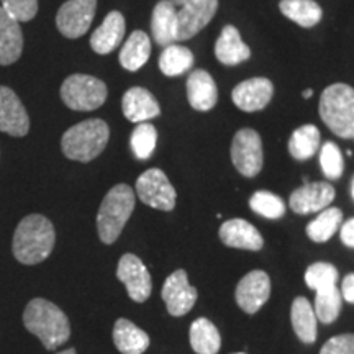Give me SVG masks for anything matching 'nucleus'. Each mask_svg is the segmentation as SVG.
Instances as JSON below:
<instances>
[{
  "instance_id": "nucleus-1",
  "label": "nucleus",
  "mask_w": 354,
  "mask_h": 354,
  "mask_svg": "<svg viewBox=\"0 0 354 354\" xmlns=\"http://www.w3.org/2000/svg\"><path fill=\"white\" fill-rule=\"evenodd\" d=\"M56 243V232L51 220L44 215L25 216L13 233L12 251L17 261L25 266L43 263L51 254Z\"/></svg>"
},
{
  "instance_id": "nucleus-2",
  "label": "nucleus",
  "mask_w": 354,
  "mask_h": 354,
  "mask_svg": "<svg viewBox=\"0 0 354 354\" xmlns=\"http://www.w3.org/2000/svg\"><path fill=\"white\" fill-rule=\"evenodd\" d=\"M24 325L48 351L63 346L71 336V325L66 313L46 299L30 300L24 312Z\"/></svg>"
},
{
  "instance_id": "nucleus-3",
  "label": "nucleus",
  "mask_w": 354,
  "mask_h": 354,
  "mask_svg": "<svg viewBox=\"0 0 354 354\" xmlns=\"http://www.w3.org/2000/svg\"><path fill=\"white\" fill-rule=\"evenodd\" d=\"M135 210V192L128 184H117L107 192L97 214V232L105 245L118 240Z\"/></svg>"
},
{
  "instance_id": "nucleus-4",
  "label": "nucleus",
  "mask_w": 354,
  "mask_h": 354,
  "mask_svg": "<svg viewBox=\"0 0 354 354\" xmlns=\"http://www.w3.org/2000/svg\"><path fill=\"white\" fill-rule=\"evenodd\" d=\"M110 138V128L100 118L71 127L61 138V149L71 161L88 162L100 156Z\"/></svg>"
},
{
  "instance_id": "nucleus-5",
  "label": "nucleus",
  "mask_w": 354,
  "mask_h": 354,
  "mask_svg": "<svg viewBox=\"0 0 354 354\" xmlns=\"http://www.w3.org/2000/svg\"><path fill=\"white\" fill-rule=\"evenodd\" d=\"M323 123L339 138H354V88L348 84H333L320 97Z\"/></svg>"
},
{
  "instance_id": "nucleus-6",
  "label": "nucleus",
  "mask_w": 354,
  "mask_h": 354,
  "mask_svg": "<svg viewBox=\"0 0 354 354\" xmlns=\"http://www.w3.org/2000/svg\"><path fill=\"white\" fill-rule=\"evenodd\" d=\"M59 94L68 109L76 112H92L105 104L109 88L104 81L94 76L73 74L64 79Z\"/></svg>"
},
{
  "instance_id": "nucleus-7",
  "label": "nucleus",
  "mask_w": 354,
  "mask_h": 354,
  "mask_svg": "<svg viewBox=\"0 0 354 354\" xmlns=\"http://www.w3.org/2000/svg\"><path fill=\"white\" fill-rule=\"evenodd\" d=\"M136 196L148 207L162 212H171L176 207V189L167 176L158 167L145 171L136 180Z\"/></svg>"
},
{
  "instance_id": "nucleus-8",
  "label": "nucleus",
  "mask_w": 354,
  "mask_h": 354,
  "mask_svg": "<svg viewBox=\"0 0 354 354\" xmlns=\"http://www.w3.org/2000/svg\"><path fill=\"white\" fill-rule=\"evenodd\" d=\"M232 161L236 171L245 177H254L263 169V141L258 131L243 128L232 143Z\"/></svg>"
},
{
  "instance_id": "nucleus-9",
  "label": "nucleus",
  "mask_w": 354,
  "mask_h": 354,
  "mask_svg": "<svg viewBox=\"0 0 354 354\" xmlns=\"http://www.w3.org/2000/svg\"><path fill=\"white\" fill-rule=\"evenodd\" d=\"M97 0H68L56 13V26L63 37L76 39L84 37L94 21Z\"/></svg>"
},
{
  "instance_id": "nucleus-10",
  "label": "nucleus",
  "mask_w": 354,
  "mask_h": 354,
  "mask_svg": "<svg viewBox=\"0 0 354 354\" xmlns=\"http://www.w3.org/2000/svg\"><path fill=\"white\" fill-rule=\"evenodd\" d=\"M117 277L118 281L125 284L128 297L133 302H146L149 295H151V276H149L148 268H146L138 256L131 253L123 254L120 261H118Z\"/></svg>"
},
{
  "instance_id": "nucleus-11",
  "label": "nucleus",
  "mask_w": 354,
  "mask_h": 354,
  "mask_svg": "<svg viewBox=\"0 0 354 354\" xmlns=\"http://www.w3.org/2000/svg\"><path fill=\"white\" fill-rule=\"evenodd\" d=\"M218 10V0H189L177 10V41H187L205 28Z\"/></svg>"
},
{
  "instance_id": "nucleus-12",
  "label": "nucleus",
  "mask_w": 354,
  "mask_h": 354,
  "mask_svg": "<svg viewBox=\"0 0 354 354\" xmlns=\"http://www.w3.org/2000/svg\"><path fill=\"white\" fill-rule=\"evenodd\" d=\"M162 300H165L167 312L172 317H183L192 310L197 302V289L190 286L187 272L179 269L174 271L166 279L161 290Z\"/></svg>"
},
{
  "instance_id": "nucleus-13",
  "label": "nucleus",
  "mask_w": 354,
  "mask_h": 354,
  "mask_svg": "<svg viewBox=\"0 0 354 354\" xmlns=\"http://www.w3.org/2000/svg\"><path fill=\"white\" fill-rule=\"evenodd\" d=\"M0 131L21 138L30 131V117L20 97L10 87L0 86Z\"/></svg>"
},
{
  "instance_id": "nucleus-14",
  "label": "nucleus",
  "mask_w": 354,
  "mask_h": 354,
  "mask_svg": "<svg viewBox=\"0 0 354 354\" xmlns=\"http://www.w3.org/2000/svg\"><path fill=\"white\" fill-rule=\"evenodd\" d=\"M271 295V279L264 271H251L238 282L236 304L243 312L254 315L269 300Z\"/></svg>"
},
{
  "instance_id": "nucleus-15",
  "label": "nucleus",
  "mask_w": 354,
  "mask_h": 354,
  "mask_svg": "<svg viewBox=\"0 0 354 354\" xmlns=\"http://www.w3.org/2000/svg\"><path fill=\"white\" fill-rule=\"evenodd\" d=\"M274 95V86L266 77H253L233 88V104L243 112H259L268 107Z\"/></svg>"
},
{
  "instance_id": "nucleus-16",
  "label": "nucleus",
  "mask_w": 354,
  "mask_h": 354,
  "mask_svg": "<svg viewBox=\"0 0 354 354\" xmlns=\"http://www.w3.org/2000/svg\"><path fill=\"white\" fill-rule=\"evenodd\" d=\"M335 187L328 183H312L292 192L289 198L290 209L299 215L315 214L325 210L335 201Z\"/></svg>"
},
{
  "instance_id": "nucleus-17",
  "label": "nucleus",
  "mask_w": 354,
  "mask_h": 354,
  "mask_svg": "<svg viewBox=\"0 0 354 354\" xmlns=\"http://www.w3.org/2000/svg\"><path fill=\"white\" fill-rule=\"evenodd\" d=\"M122 110L131 123L148 122L161 113L156 97L143 87L128 88L122 99Z\"/></svg>"
},
{
  "instance_id": "nucleus-18",
  "label": "nucleus",
  "mask_w": 354,
  "mask_h": 354,
  "mask_svg": "<svg viewBox=\"0 0 354 354\" xmlns=\"http://www.w3.org/2000/svg\"><path fill=\"white\" fill-rule=\"evenodd\" d=\"M220 240L223 241V245L230 248L250 251H259L264 245V240L258 228L243 218L225 221L220 227Z\"/></svg>"
},
{
  "instance_id": "nucleus-19",
  "label": "nucleus",
  "mask_w": 354,
  "mask_h": 354,
  "mask_svg": "<svg viewBox=\"0 0 354 354\" xmlns=\"http://www.w3.org/2000/svg\"><path fill=\"white\" fill-rule=\"evenodd\" d=\"M125 17L120 12H110L99 28L92 33L91 48L97 55H110L122 44L125 38Z\"/></svg>"
},
{
  "instance_id": "nucleus-20",
  "label": "nucleus",
  "mask_w": 354,
  "mask_h": 354,
  "mask_svg": "<svg viewBox=\"0 0 354 354\" xmlns=\"http://www.w3.org/2000/svg\"><path fill=\"white\" fill-rule=\"evenodd\" d=\"M24 53V32L17 20L0 7V66H10Z\"/></svg>"
},
{
  "instance_id": "nucleus-21",
  "label": "nucleus",
  "mask_w": 354,
  "mask_h": 354,
  "mask_svg": "<svg viewBox=\"0 0 354 354\" xmlns=\"http://www.w3.org/2000/svg\"><path fill=\"white\" fill-rule=\"evenodd\" d=\"M187 99L192 109L198 112H209L216 105L218 91L214 77L207 71L197 69L187 79Z\"/></svg>"
},
{
  "instance_id": "nucleus-22",
  "label": "nucleus",
  "mask_w": 354,
  "mask_h": 354,
  "mask_svg": "<svg viewBox=\"0 0 354 354\" xmlns=\"http://www.w3.org/2000/svg\"><path fill=\"white\" fill-rule=\"evenodd\" d=\"M215 56L221 64L236 66L250 59L251 50L243 43L240 32L233 25H227L216 39Z\"/></svg>"
},
{
  "instance_id": "nucleus-23",
  "label": "nucleus",
  "mask_w": 354,
  "mask_h": 354,
  "mask_svg": "<svg viewBox=\"0 0 354 354\" xmlns=\"http://www.w3.org/2000/svg\"><path fill=\"white\" fill-rule=\"evenodd\" d=\"M151 33L159 46H169L177 41V10L169 0L156 3L151 17Z\"/></svg>"
},
{
  "instance_id": "nucleus-24",
  "label": "nucleus",
  "mask_w": 354,
  "mask_h": 354,
  "mask_svg": "<svg viewBox=\"0 0 354 354\" xmlns=\"http://www.w3.org/2000/svg\"><path fill=\"white\" fill-rule=\"evenodd\" d=\"M113 343L122 354H143L149 348V336L135 323L120 318L113 326Z\"/></svg>"
},
{
  "instance_id": "nucleus-25",
  "label": "nucleus",
  "mask_w": 354,
  "mask_h": 354,
  "mask_svg": "<svg viewBox=\"0 0 354 354\" xmlns=\"http://www.w3.org/2000/svg\"><path fill=\"white\" fill-rule=\"evenodd\" d=\"M149 56H151V39L141 30H135L122 46L118 61L123 69L135 73L148 63Z\"/></svg>"
},
{
  "instance_id": "nucleus-26",
  "label": "nucleus",
  "mask_w": 354,
  "mask_h": 354,
  "mask_svg": "<svg viewBox=\"0 0 354 354\" xmlns=\"http://www.w3.org/2000/svg\"><path fill=\"white\" fill-rule=\"evenodd\" d=\"M290 320L300 342L313 343L317 339V315L313 305L305 297H297L290 308Z\"/></svg>"
},
{
  "instance_id": "nucleus-27",
  "label": "nucleus",
  "mask_w": 354,
  "mask_h": 354,
  "mask_svg": "<svg viewBox=\"0 0 354 354\" xmlns=\"http://www.w3.org/2000/svg\"><path fill=\"white\" fill-rule=\"evenodd\" d=\"M190 346L197 354H216L221 348V338L216 326L209 318H197L190 325Z\"/></svg>"
},
{
  "instance_id": "nucleus-28",
  "label": "nucleus",
  "mask_w": 354,
  "mask_h": 354,
  "mask_svg": "<svg viewBox=\"0 0 354 354\" xmlns=\"http://www.w3.org/2000/svg\"><path fill=\"white\" fill-rule=\"evenodd\" d=\"M279 8L287 19L295 21L304 28L315 26L323 15L322 7L313 0H281Z\"/></svg>"
},
{
  "instance_id": "nucleus-29",
  "label": "nucleus",
  "mask_w": 354,
  "mask_h": 354,
  "mask_svg": "<svg viewBox=\"0 0 354 354\" xmlns=\"http://www.w3.org/2000/svg\"><path fill=\"white\" fill-rule=\"evenodd\" d=\"M194 64V55L189 48L180 44H169L159 56V69L167 77H176L187 73Z\"/></svg>"
},
{
  "instance_id": "nucleus-30",
  "label": "nucleus",
  "mask_w": 354,
  "mask_h": 354,
  "mask_svg": "<svg viewBox=\"0 0 354 354\" xmlns=\"http://www.w3.org/2000/svg\"><path fill=\"white\" fill-rule=\"evenodd\" d=\"M320 148V131L315 125H304L292 133L289 140V153L292 158L305 161L315 156Z\"/></svg>"
},
{
  "instance_id": "nucleus-31",
  "label": "nucleus",
  "mask_w": 354,
  "mask_h": 354,
  "mask_svg": "<svg viewBox=\"0 0 354 354\" xmlns=\"http://www.w3.org/2000/svg\"><path fill=\"white\" fill-rule=\"evenodd\" d=\"M343 221V212L336 207H326L307 227V236L315 243H325L336 233Z\"/></svg>"
},
{
  "instance_id": "nucleus-32",
  "label": "nucleus",
  "mask_w": 354,
  "mask_h": 354,
  "mask_svg": "<svg viewBox=\"0 0 354 354\" xmlns=\"http://www.w3.org/2000/svg\"><path fill=\"white\" fill-rule=\"evenodd\" d=\"M342 292L336 286L325 290H318L315 295V305H313L318 320L322 323H333L342 312Z\"/></svg>"
},
{
  "instance_id": "nucleus-33",
  "label": "nucleus",
  "mask_w": 354,
  "mask_h": 354,
  "mask_svg": "<svg viewBox=\"0 0 354 354\" xmlns=\"http://www.w3.org/2000/svg\"><path fill=\"white\" fill-rule=\"evenodd\" d=\"M158 143V131L154 125L148 122L138 123V127L135 128L131 133L130 145L133 153L138 159H149L154 149H156Z\"/></svg>"
},
{
  "instance_id": "nucleus-34",
  "label": "nucleus",
  "mask_w": 354,
  "mask_h": 354,
  "mask_svg": "<svg viewBox=\"0 0 354 354\" xmlns=\"http://www.w3.org/2000/svg\"><path fill=\"white\" fill-rule=\"evenodd\" d=\"M250 207L254 214L269 220H279L286 214V205L282 198L277 197L276 194L268 192V190L254 192L250 198Z\"/></svg>"
},
{
  "instance_id": "nucleus-35",
  "label": "nucleus",
  "mask_w": 354,
  "mask_h": 354,
  "mask_svg": "<svg viewBox=\"0 0 354 354\" xmlns=\"http://www.w3.org/2000/svg\"><path fill=\"white\" fill-rule=\"evenodd\" d=\"M336 281H338V271L335 266L328 263H315L308 266V269L305 271V282L315 292L330 289L336 286Z\"/></svg>"
},
{
  "instance_id": "nucleus-36",
  "label": "nucleus",
  "mask_w": 354,
  "mask_h": 354,
  "mask_svg": "<svg viewBox=\"0 0 354 354\" xmlns=\"http://www.w3.org/2000/svg\"><path fill=\"white\" fill-rule=\"evenodd\" d=\"M320 166L328 179L336 180L339 179L344 171V162H343V154L339 151V148L335 143H325L320 149Z\"/></svg>"
},
{
  "instance_id": "nucleus-37",
  "label": "nucleus",
  "mask_w": 354,
  "mask_h": 354,
  "mask_svg": "<svg viewBox=\"0 0 354 354\" xmlns=\"http://www.w3.org/2000/svg\"><path fill=\"white\" fill-rule=\"evenodd\" d=\"M3 10L19 24L33 20L38 13V0H0Z\"/></svg>"
},
{
  "instance_id": "nucleus-38",
  "label": "nucleus",
  "mask_w": 354,
  "mask_h": 354,
  "mask_svg": "<svg viewBox=\"0 0 354 354\" xmlns=\"http://www.w3.org/2000/svg\"><path fill=\"white\" fill-rule=\"evenodd\" d=\"M320 354H354V335H339L323 344Z\"/></svg>"
},
{
  "instance_id": "nucleus-39",
  "label": "nucleus",
  "mask_w": 354,
  "mask_h": 354,
  "mask_svg": "<svg viewBox=\"0 0 354 354\" xmlns=\"http://www.w3.org/2000/svg\"><path fill=\"white\" fill-rule=\"evenodd\" d=\"M339 234H342V241L344 246L354 248V218L344 221Z\"/></svg>"
},
{
  "instance_id": "nucleus-40",
  "label": "nucleus",
  "mask_w": 354,
  "mask_h": 354,
  "mask_svg": "<svg viewBox=\"0 0 354 354\" xmlns=\"http://www.w3.org/2000/svg\"><path fill=\"white\" fill-rule=\"evenodd\" d=\"M342 297L349 304H354V274H348L342 286Z\"/></svg>"
},
{
  "instance_id": "nucleus-41",
  "label": "nucleus",
  "mask_w": 354,
  "mask_h": 354,
  "mask_svg": "<svg viewBox=\"0 0 354 354\" xmlns=\"http://www.w3.org/2000/svg\"><path fill=\"white\" fill-rule=\"evenodd\" d=\"M169 2L174 3V6H179V7H183L184 3H187V2H189V0H169Z\"/></svg>"
},
{
  "instance_id": "nucleus-42",
  "label": "nucleus",
  "mask_w": 354,
  "mask_h": 354,
  "mask_svg": "<svg viewBox=\"0 0 354 354\" xmlns=\"http://www.w3.org/2000/svg\"><path fill=\"white\" fill-rule=\"evenodd\" d=\"M57 354H77V353H76V349H74V348H69V349H66V351H61Z\"/></svg>"
},
{
  "instance_id": "nucleus-43",
  "label": "nucleus",
  "mask_w": 354,
  "mask_h": 354,
  "mask_svg": "<svg viewBox=\"0 0 354 354\" xmlns=\"http://www.w3.org/2000/svg\"><path fill=\"white\" fill-rule=\"evenodd\" d=\"M312 95H313V91H312V88H307V91L304 92V97H305V99H310V97H312Z\"/></svg>"
},
{
  "instance_id": "nucleus-44",
  "label": "nucleus",
  "mask_w": 354,
  "mask_h": 354,
  "mask_svg": "<svg viewBox=\"0 0 354 354\" xmlns=\"http://www.w3.org/2000/svg\"><path fill=\"white\" fill-rule=\"evenodd\" d=\"M351 194H353V198H354V180H353V187H351Z\"/></svg>"
},
{
  "instance_id": "nucleus-45",
  "label": "nucleus",
  "mask_w": 354,
  "mask_h": 354,
  "mask_svg": "<svg viewBox=\"0 0 354 354\" xmlns=\"http://www.w3.org/2000/svg\"><path fill=\"white\" fill-rule=\"evenodd\" d=\"M233 354H246V353H233Z\"/></svg>"
}]
</instances>
